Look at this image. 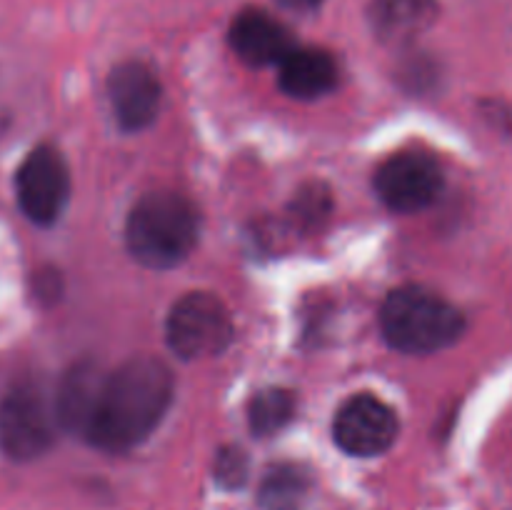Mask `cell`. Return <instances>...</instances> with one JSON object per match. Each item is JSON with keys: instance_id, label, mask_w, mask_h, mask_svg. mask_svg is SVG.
Segmentation results:
<instances>
[{"instance_id": "cell-1", "label": "cell", "mask_w": 512, "mask_h": 510, "mask_svg": "<svg viewBox=\"0 0 512 510\" xmlns=\"http://www.w3.org/2000/svg\"><path fill=\"white\" fill-rule=\"evenodd\" d=\"M173 370L158 358L138 355L105 375L85 440L105 453H125L143 443L173 403Z\"/></svg>"}, {"instance_id": "cell-2", "label": "cell", "mask_w": 512, "mask_h": 510, "mask_svg": "<svg viewBox=\"0 0 512 510\" xmlns=\"http://www.w3.org/2000/svg\"><path fill=\"white\" fill-rule=\"evenodd\" d=\"M200 235L198 208L185 195L155 190L130 210L125 225L128 250L145 268H175L193 253Z\"/></svg>"}, {"instance_id": "cell-3", "label": "cell", "mask_w": 512, "mask_h": 510, "mask_svg": "<svg viewBox=\"0 0 512 510\" xmlns=\"http://www.w3.org/2000/svg\"><path fill=\"white\" fill-rule=\"evenodd\" d=\"M380 328L395 350L425 355L453 345L463 335L465 318L443 295L423 285H403L385 298Z\"/></svg>"}, {"instance_id": "cell-4", "label": "cell", "mask_w": 512, "mask_h": 510, "mask_svg": "<svg viewBox=\"0 0 512 510\" xmlns=\"http://www.w3.org/2000/svg\"><path fill=\"white\" fill-rule=\"evenodd\" d=\"M165 338L170 350L183 360L213 358L233 340V318L215 295L188 293L170 310Z\"/></svg>"}, {"instance_id": "cell-5", "label": "cell", "mask_w": 512, "mask_h": 510, "mask_svg": "<svg viewBox=\"0 0 512 510\" xmlns=\"http://www.w3.org/2000/svg\"><path fill=\"white\" fill-rule=\"evenodd\" d=\"M55 403L33 383H20L0 400V450L10 460H35L53 445Z\"/></svg>"}, {"instance_id": "cell-6", "label": "cell", "mask_w": 512, "mask_h": 510, "mask_svg": "<svg viewBox=\"0 0 512 510\" xmlns=\"http://www.w3.org/2000/svg\"><path fill=\"white\" fill-rule=\"evenodd\" d=\"M15 195L25 218L35 225H53L70 198V173L60 150L53 145L30 150L15 173Z\"/></svg>"}, {"instance_id": "cell-7", "label": "cell", "mask_w": 512, "mask_h": 510, "mask_svg": "<svg viewBox=\"0 0 512 510\" xmlns=\"http://www.w3.org/2000/svg\"><path fill=\"white\" fill-rule=\"evenodd\" d=\"M375 190L395 213H418L438 200L443 170L428 153H395L375 170Z\"/></svg>"}, {"instance_id": "cell-8", "label": "cell", "mask_w": 512, "mask_h": 510, "mask_svg": "<svg viewBox=\"0 0 512 510\" xmlns=\"http://www.w3.org/2000/svg\"><path fill=\"white\" fill-rule=\"evenodd\" d=\"M333 435L345 453L370 458L385 453L395 443L398 418L388 403L370 393H360L340 405Z\"/></svg>"}, {"instance_id": "cell-9", "label": "cell", "mask_w": 512, "mask_h": 510, "mask_svg": "<svg viewBox=\"0 0 512 510\" xmlns=\"http://www.w3.org/2000/svg\"><path fill=\"white\" fill-rule=\"evenodd\" d=\"M108 100L115 120L123 130H140L150 125L163 103L158 75L145 63L130 60L118 65L108 78Z\"/></svg>"}, {"instance_id": "cell-10", "label": "cell", "mask_w": 512, "mask_h": 510, "mask_svg": "<svg viewBox=\"0 0 512 510\" xmlns=\"http://www.w3.org/2000/svg\"><path fill=\"white\" fill-rule=\"evenodd\" d=\"M230 45L250 65H280L295 48L290 30L265 10L248 8L230 25Z\"/></svg>"}, {"instance_id": "cell-11", "label": "cell", "mask_w": 512, "mask_h": 510, "mask_svg": "<svg viewBox=\"0 0 512 510\" xmlns=\"http://www.w3.org/2000/svg\"><path fill=\"white\" fill-rule=\"evenodd\" d=\"M103 383L105 375L90 360L73 365L63 375V383H60L58 395L53 400L60 428L85 438L90 420H93L95 405H98L100 390H103Z\"/></svg>"}, {"instance_id": "cell-12", "label": "cell", "mask_w": 512, "mask_h": 510, "mask_svg": "<svg viewBox=\"0 0 512 510\" xmlns=\"http://www.w3.org/2000/svg\"><path fill=\"white\" fill-rule=\"evenodd\" d=\"M280 90L295 100H315L338 85L333 55L318 48H293L280 63Z\"/></svg>"}, {"instance_id": "cell-13", "label": "cell", "mask_w": 512, "mask_h": 510, "mask_svg": "<svg viewBox=\"0 0 512 510\" xmlns=\"http://www.w3.org/2000/svg\"><path fill=\"white\" fill-rule=\"evenodd\" d=\"M368 18L385 43H410L435 23L438 0H373Z\"/></svg>"}, {"instance_id": "cell-14", "label": "cell", "mask_w": 512, "mask_h": 510, "mask_svg": "<svg viewBox=\"0 0 512 510\" xmlns=\"http://www.w3.org/2000/svg\"><path fill=\"white\" fill-rule=\"evenodd\" d=\"M295 413V398L288 390L280 388H268L260 390L253 400H250L248 408V423L250 430L260 438H268V435L278 433L280 428L290 423Z\"/></svg>"}, {"instance_id": "cell-15", "label": "cell", "mask_w": 512, "mask_h": 510, "mask_svg": "<svg viewBox=\"0 0 512 510\" xmlns=\"http://www.w3.org/2000/svg\"><path fill=\"white\" fill-rule=\"evenodd\" d=\"M305 490V478L300 475L298 468H290V465H280L273 473L265 478L263 483V503L273 510L288 508L290 503L303 495Z\"/></svg>"}, {"instance_id": "cell-16", "label": "cell", "mask_w": 512, "mask_h": 510, "mask_svg": "<svg viewBox=\"0 0 512 510\" xmlns=\"http://www.w3.org/2000/svg\"><path fill=\"white\" fill-rule=\"evenodd\" d=\"M245 475H248V458H245L243 450H220L218 460H215V478H218L225 488H238V485L245 483Z\"/></svg>"}, {"instance_id": "cell-17", "label": "cell", "mask_w": 512, "mask_h": 510, "mask_svg": "<svg viewBox=\"0 0 512 510\" xmlns=\"http://www.w3.org/2000/svg\"><path fill=\"white\" fill-rule=\"evenodd\" d=\"M280 3L290 10H313V8H318L323 0H280Z\"/></svg>"}]
</instances>
